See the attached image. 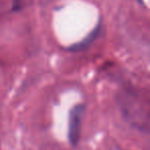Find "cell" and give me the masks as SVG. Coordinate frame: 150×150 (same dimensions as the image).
Instances as JSON below:
<instances>
[{
    "instance_id": "cell-1",
    "label": "cell",
    "mask_w": 150,
    "mask_h": 150,
    "mask_svg": "<svg viewBox=\"0 0 150 150\" xmlns=\"http://www.w3.org/2000/svg\"><path fill=\"white\" fill-rule=\"evenodd\" d=\"M84 112V106L82 104L75 105L69 114V131L68 137L71 145H77L80 137L81 129V118Z\"/></svg>"
},
{
    "instance_id": "cell-2",
    "label": "cell",
    "mask_w": 150,
    "mask_h": 150,
    "mask_svg": "<svg viewBox=\"0 0 150 150\" xmlns=\"http://www.w3.org/2000/svg\"><path fill=\"white\" fill-rule=\"evenodd\" d=\"M98 32H99V27H97L96 30H95L94 32H92L86 40H83V41H81L80 43H78L77 45H74V47L73 48H74V50H82V48H84L88 44H90L91 42L96 38V36L98 35Z\"/></svg>"
}]
</instances>
